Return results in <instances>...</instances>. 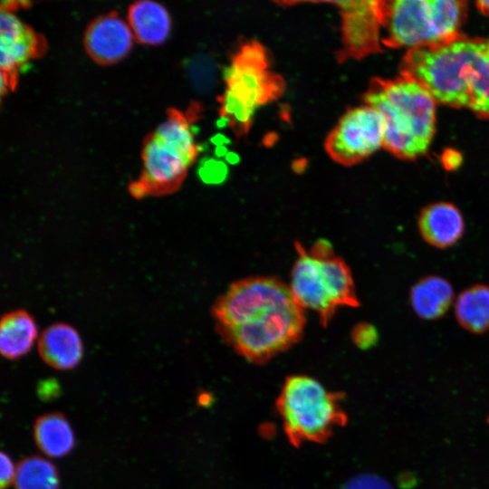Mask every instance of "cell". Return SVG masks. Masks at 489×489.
<instances>
[{
    "instance_id": "cell-9",
    "label": "cell",
    "mask_w": 489,
    "mask_h": 489,
    "mask_svg": "<svg viewBox=\"0 0 489 489\" xmlns=\"http://www.w3.org/2000/svg\"><path fill=\"white\" fill-rule=\"evenodd\" d=\"M196 158L177 145L150 133L142 149L143 170L139 179L130 184V194L141 198L176 192Z\"/></svg>"
},
{
    "instance_id": "cell-11",
    "label": "cell",
    "mask_w": 489,
    "mask_h": 489,
    "mask_svg": "<svg viewBox=\"0 0 489 489\" xmlns=\"http://www.w3.org/2000/svg\"><path fill=\"white\" fill-rule=\"evenodd\" d=\"M1 72L15 83L21 67L45 51L44 38L20 21L12 11L1 9L0 15Z\"/></svg>"
},
{
    "instance_id": "cell-25",
    "label": "cell",
    "mask_w": 489,
    "mask_h": 489,
    "mask_svg": "<svg viewBox=\"0 0 489 489\" xmlns=\"http://www.w3.org/2000/svg\"><path fill=\"white\" fill-rule=\"evenodd\" d=\"M0 463V489H7L14 482L16 467L14 465L9 455L5 452L1 453Z\"/></svg>"
},
{
    "instance_id": "cell-19",
    "label": "cell",
    "mask_w": 489,
    "mask_h": 489,
    "mask_svg": "<svg viewBox=\"0 0 489 489\" xmlns=\"http://www.w3.org/2000/svg\"><path fill=\"white\" fill-rule=\"evenodd\" d=\"M455 316L465 330L480 333L489 328V287L474 285L462 292L455 302Z\"/></svg>"
},
{
    "instance_id": "cell-23",
    "label": "cell",
    "mask_w": 489,
    "mask_h": 489,
    "mask_svg": "<svg viewBox=\"0 0 489 489\" xmlns=\"http://www.w3.org/2000/svg\"><path fill=\"white\" fill-rule=\"evenodd\" d=\"M343 489H393L381 477L374 475H360L349 481Z\"/></svg>"
},
{
    "instance_id": "cell-20",
    "label": "cell",
    "mask_w": 489,
    "mask_h": 489,
    "mask_svg": "<svg viewBox=\"0 0 489 489\" xmlns=\"http://www.w3.org/2000/svg\"><path fill=\"white\" fill-rule=\"evenodd\" d=\"M15 489H59L60 477L56 466L39 455L21 459L16 465Z\"/></svg>"
},
{
    "instance_id": "cell-1",
    "label": "cell",
    "mask_w": 489,
    "mask_h": 489,
    "mask_svg": "<svg viewBox=\"0 0 489 489\" xmlns=\"http://www.w3.org/2000/svg\"><path fill=\"white\" fill-rule=\"evenodd\" d=\"M217 333L237 354L263 364L302 337L305 314L290 287L275 277L233 283L211 308Z\"/></svg>"
},
{
    "instance_id": "cell-21",
    "label": "cell",
    "mask_w": 489,
    "mask_h": 489,
    "mask_svg": "<svg viewBox=\"0 0 489 489\" xmlns=\"http://www.w3.org/2000/svg\"><path fill=\"white\" fill-rule=\"evenodd\" d=\"M189 73L194 85L200 91H209L215 82L216 67L206 56L194 58L189 63Z\"/></svg>"
},
{
    "instance_id": "cell-24",
    "label": "cell",
    "mask_w": 489,
    "mask_h": 489,
    "mask_svg": "<svg viewBox=\"0 0 489 489\" xmlns=\"http://www.w3.org/2000/svg\"><path fill=\"white\" fill-rule=\"evenodd\" d=\"M376 329L368 323L357 324L351 331V339L361 349L371 347L377 340Z\"/></svg>"
},
{
    "instance_id": "cell-16",
    "label": "cell",
    "mask_w": 489,
    "mask_h": 489,
    "mask_svg": "<svg viewBox=\"0 0 489 489\" xmlns=\"http://www.w3.org/2000/svg\"><path fill=\"white\" fill-rule=\"evenodd\" d=\"M38 336L34 317L24 310L5 313L0 323V351L8 360H17L26 355Z\"/></svg>"
},
{
    "instance_id": "cell-5",
    "label": "cell",
    "mask_w": 489,
    "mask_h": 489,
    "mask_svg": "<svg viewBox=\"0 0 489 489\" xmlns=\"http://www.w3.org/2000/svg\"><path fill=\"white\" fill-rule=\"evenodd\" d=\"M467 2L458 0L384 1L382 44L389 48L433 47L462 35Z\"/></svg>"
},
{
    "instance_id": "cell-4",
    "label": "cell",
    "mask_w": 489,
    "mask_h": 489,
    "mask_svg": "<svg viewBox=\"0 0 489 489\" xmlns=\"http://www.w3.org/2000/svg\"><path fill=\"white\" fill-rule=\"evenodd\" d=\"M294 247L297 258L289 287L302 309L316 312L327 327L339 307L359 306L351 271L328 240L318 239L309 250L296 241Z\"/></svg>"
},
{
    "instance_id": "cell-15",
    "label": "cell",
    "mask_w": 489,
    "mask_h": 489,
    "mask_svg": "<svg viewBox=\"0 0 489 489\" xmlns=\"http://www.w3.org/2000/svg\"><path fill=\"white\" fill-rule=\"evenodd\" d=\"M128 24L134 38L142 44L163 43L171 30V18L167 9L151 0L134 2L128 9Z\"/></svg>"
},
{
    "instance_id": "cell-27",
    "label": "cell",
    "mask_w": 489,
    "mask_h": 489,
    "mask_svg": "<svg viewBox=\"0 0 489 489\" xmlns=\"http://www.w3.org/2000/svg\"><path fill=\"white\" fill-rule=\"evenodd\" d=\"M475 5L482 14L489 17V1H478Z\"/></svg>"
},
{
    "instance_id": "cell-10",
    "label": "cell",
    "mask_w": 489,
    "mask_h": 489,
    "mask_svg": "<svg viewBox=\"0 0 489 489\" xmlns=\"http://www.w3.org/2000/svg\"><path fill=\"white\" fill-rule=\"evenodd\" d=\"M340 9L341 46L336 53L339 63L362 59L382 52L380 31L384 22V0L329 2Z\"/></svg>"
},
{
    "instance_id": "cell-26",
    "label": "cell",
    "mask_w": 489,
    "mask_h": 489,
    "mask_svg": "<svg viewBox=\"0 0 489 489\" xmlns=\"http://www.w3.org/2000/svg\"><path fill=\"white\" fill-rule=\"evenodd\" d=\"M60 391L58 383L53 379L43 380L38 387V393L42 399L48 400L58 396Z\"/></svg>"
},
{
    "instance_id": "cell-14",
    "label": "cell",
    "mask_w": 489,
    "mask_h": 489,
    "mask_svg": "<svg viewBox=\"0 0 489 489\" xmlns=\"http://www.w3.org/2000/svg\"><path fill=\"white\" fill-rule=\"evenodd\" d=\"M422 237L431 245L446 248L455 244L464 232V219L456 206L446 202L427 206L418 217Z\"/></svg>"
},
{
    "instance_id": "cell-13",
    "label": "cell",
    "mask_w": 489,
    "mask_h": 489,
    "mask_svg": "<svg viewBox=\"0 0 489 489\" xmlns=\"http://www.w3.org/2000/svg\"><path fill=\"white\" fill-rule=\"evenodd\" d=\"M38 350L42 360L58 370L74 369L83 357V344L78 331L66 323H54L41 334Z\"/></svg>"
},
{
    "instance_id": "cell-7",
    "label": "cell",
    "mask_w": 489,
    "mask_h": 489,
    "mask_svg": "<svg viewBox=\"0 0 489 489\" xmlns=\"http://www.w3.org/2000/svg\"><path fill=\"white\" fill-rule=\"evenodd\" d=\"M224 91L255 110L279 99L284 92L283 78L270 70L264 46L255 40L238 48L224 72Z\"/></svg>"
},
{
    "instance_id": "cell-22",
    "label": "cell",
    "mask_w": 489,
    "mask_h": 489,
    "mask_svg": "<svg viewBox=\"0 0 489 489\" xmlns=\"http://www.w3.org/2000/svg\"><path fill=\"white\" fill-rule=\"evenodd\" d=\"M226 175L227 168L225 163L214 158L205 160L199 168V176L206 183H221Z\"/></svg>"
},
{
    "instance_id": "cell-18",
    "label": "cell",
    "mask_w": 489,
    "mask_h": 489,
    "mask_svg": "<svg viewBox=\"0 0 489 489\" xmlns=\"http://www.w3.org/2000/svg\"><path fill=\"white\" fill-rule=\"evenodd\" d=\"M453 300L450 283L439 276H428L417 283L410 292L416 313L423 319H436L449 308Z\"/></svg>"
},
{
    "instance_id": "cell-2",
    "label": "cell",
    "mask_w": 489,
    "mask_h": 489,
    "mask_svg": "<svg viewBox=\"0 0 489 489\" xmlns=\"http://www.w3.org/2000/svg\"><path fill=\"white\" fill-rule=\"evenodd\" d=\"M399 70L436 102L489 119V37L462 35L442 45L408 50Z\"/></svg>"
},
{
    "instance_id": "cell-17",
    "label": "cell",
    "mask_w": 489,
    "mask_h": 489,
    "mask_svg": "<svg viewBox=\"0 0 489 489\" xmlns=\"http://www.w3.org/2000/svg\"><path fill=\"white\" fill-rule=\"evenodd\" d=\"M34 438L38 448L50 457L65 456L75 445L72 426L61 412L39 416L34 424Z\"/></svg>"
},
{
    "instance_id": "cell-8",
    "label": "cell",
    "mask_w": 489,
    "mask_h": 489,
    "mask_svg": "<svg viewBox=\"0 0 489 489\" xmlns=\"http://www.w3.org/2000/svg\"><path fill=\"white\" fill-rule=\"evenodd\" d=\"M385 125L374 108L364 104L348 110L325 139L332 160L343 166L358 164L383 147Z\"/></svg>"
},
{
    "instance_id": "cell-12",
    "label": "cell",
    "mask_w": 489,
    "mask_h": 489,
    "mask_svg": "<svg viewBox=\"0 0 489 489\" xmlns=\"http://www.w3.org/2000/svg\"><path fill=\"white\" fill-rule=\"evenodd\" d=\"M134 35L118 13L110 12L95 18L86 28L83 37L88 55L101 65L122 60L130 52Z\"/></svg>"
},
{
    "instance_id": "cell-3",
    "label": "cell",
    "mask_w": 489,
    "mask_h": 489,
    "mask_svg": "<svg viewBox=\"0 0 489 489\" xmlns=\"http://www.w3.org/2000/svg\"><path fill=\"white\" fill-rule=\"evenodd\" d=\"M362 100L383 119V147L388 151L402 159L427 151L436 130L437 102L420 83L401 73L393 79L374 77Z\"/></svg>"
},
{
    "instance_id": "cell-6",
    "label": "cell",
    "mask_w": 489,
    "mask_h": 489,
    "mask_svg": "<svg viewBox=\"0 0 489 489\" xmlns=\"http://www.w3.org/2000/svg\"><path fill=\"white\" fill-rule=\"evenodd\" d=\"M341 400L340 392L328 390L310 376L287 377L275 406L289 442L300 446L327 441L347 421Z\"/></svg>"
}]
</instances>
